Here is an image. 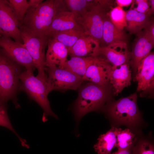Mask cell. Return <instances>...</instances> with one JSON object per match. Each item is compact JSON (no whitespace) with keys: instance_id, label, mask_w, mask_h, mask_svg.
I'll use <instances>...</instances> for the list:
<instances>
[{"instance_id":"6da1fadb","label":"cell","mask_w":154,"mask_h":154,"mask_svg":"<svg viewBox=\"0 0 154 154\" xmlns=\"http://www.w3.org/2000/svg\"><path fill=\"white\" fill-rule=\"evenodd\" d=\"M67 9L64 0L43 1L37 7L28 8L19 25L37 34L48 37V32L57 12Z\"/></svg>"},{"instance_id":"7a4b0ae2","label":"cell","mask_w":154,"mask_h":154,"mask_svg":"<svg viewBox=\"0 0 154 154\" xmlns=\"http://www.w3.org/2000/svg\"><path fill=\"white\" fill-rule=\"evenodd\" d=\"M78 89V96L74 106L75 117L77 120L88 113L100 108L109 96L107 86L90 82H83Z\"/></svg>"},{"instance_id":"3957f363","label":"cell","mask_w":154,"mask_h":154,"mask_svg":"<svg viewBox=\"0 0 154 154\" xmlns=\"http://www.w3.org/2000/svg\"><path fill=\"white\" fill-rule=\"evenodd\" d=\"M23 67L9 57L0 47V101L15 100L19 90Z\"/></svg>"},{"instance_id":"277c9868","label":"cell","mask_w":154,"mask_h":154,"mask_svg":"<svg viewBox=\"0 0 154 154\" xmlns=\"http://www.w3.org/2000/svg\"><path fill=\"white\" fill-rule=\"evenodd\" d=\"M19 78V90L25 92L43 110L42 121L44 122L46 121L48 116L57 118V116L50 108L48 98V95L50 92L46 79L35 76L33 73L26 70L22 72Z\"/></svg>"},{"instance_id":"5b68a950","label":"cell","mask_w":154,"mask_h":154,"mask_svg":"<svg viewBox=\"0 0 154 154\" xmlns=\"http://www.w3.org/2000/svg\"><path fill=\"white\" fill-rule=\"evenodd\" d=\"M23 44L31 57L38 71L37 76L46 79L45 49L48 38L33 33L21 25H19Z\"/></svg>"},{"instance_id":"8992f818","label":"cell","mask_w":154,"mask_h":154,"mask_svg":"<svg viewBox=\"0 0 154 154\" xmlns=\"http://www.w3.org/2000/svg\"><path fill=\"white\" fill-rule=\"evenodd\" d=\"M102 0L84 14L76 16L78 23L84 33L96 40L100 46L103 35V21L107 13V6Z\"/></svg>"},{"instance_id":"52a82bcc","label":"cell","mask_w":154,"mask_h":154,"mask_svg":"<svg viewBox=\"0 0 154 154\" xmlns=\"http://www.w3.org/2000/svg\"><path fill=\"white\" fill-rule=\"evenodd\" d=\"M137 95L134 93L113 102L108 108L112 118L117 121L127 125L137 124L140 114L137 104Z\"/></svg>"},{"instance_id":"ba28073f","label":"cell","mask_w":154,"mask_h":154,"mask_svg":"<svg viewBox=\"0 0 154 154\" xmlns=\"http://www.w3.org/2000/svg\"><path fill=\"white\" fill-rule=\"evenodd\" d=\"M45 71L49 92L76 90L83 82L81 77L66 69L57 67H46Z\"/></svg>"},{"instance_id":"9c48e42d","label":"cell","mask_w":154,"mask_h":154,"mask_svg":"<svg viewBox=\"0 0 154 154\" xmlns=\"http://www.w3.org/2000/svg\"><path fill=\"white\" fill-rule=\"evenodd\" d=\"M0 47L11 59L33 73L36 68L32 59L23 44L0 35Z\"/></svg>"},{"instance_id":"30bf717a","label":"cell","mask_w":154,"mask_h":154,"mask_svg":"<svg viewBox=\"0 0 154 154\" xmlns=\"http://www.w3.org/2000/svg\"><path fill=\"white\" fill-rule=\"evenodd\" d=\"M135 80L137 90L141 96L153 94L154 87V54L151 52L141 61L136 70Z\"/></svg>"},{"instance_id":"8fae6325","label":"cell","mask_w":154,"mask_h":154,"mask_svg":"<svg viewBox=\"0 0 154 154\" xmlns=\"http://www.w3.org/2000/svg\"><path fill=\"white\" fill-rule=\"evenodd\" d=\"M19 25L8 0H0V35L23 44Z\"/></svg>"},{"instance_id":"7c38bea8","label":"cell","mask_w":154,"mask_h":154,"mask_svg":"<svg viewBox=\"0 0 154 154\" xmlns=\"http://www.w3.org/2000/svg\"><path fill=\"white\" fill-rule=\"evenodd\" d=\"M94 57L109 63L112 66L125 63L129 64L130 52L128 50L127 43H117L99 46Z\"/></svg>"},{"instance_id":"4fadbf2b","label":"cell","mask_w":154,"mask_h":154,"mask_svg":"<svg viewBox=\"0 0 154 154\" xmlns=\"http://www.w3.org/2000/svg\"><path fill=\"white\" fill-rule=\"evenodd\" d=\"M94 57V60L82 78L83 82L88 81L100 85L107 86L109 83V76L112 66Z\"/></svg>"},{"instance_id":"5bb4252c","label":"cell","mask_w":154,"mask_h":154,"mask_svg":"<svg viewBox=\"0 0 154 154\" xmlns=\"http://www.w3.org/2000/svg\"><path fill=\"white\" fill-rule=\"evenodd\" d=\"M137 34V37L130 52L129 62V65L136 72L141 61L151 52L154 45V39L143 31Z\"/></svg>"},{"instance_id":"9a60e30c","label":"cell","mask_w":154,"mask_h":154,"mask_svg":"<svg viewBox=\"0 0 154 154\" xmlns=\"http://www.w3.org/2000/svg\"><path fill=\"white\" fill-rule=\"evenodd\" d=\"M72 29L83 32L77 22L75 16L73 13L68 11H59L56 13L52 21L48 32L47 37L49 38L57 33Z\"/></svg>"},{"instance_id":"2e32d148","label":"cell","mask_w":154,"mask_h":154,"mask_svg":"<svg viewBox=\"0 0 154 154\" xmlns=\"http://www.w3.org/2000/svg\"><path fill=\"white\" fill-rule=\"evenodd\" d=\"M47 46L46 67L62 68L67 60L68 48L61 42L51 38H48Z\"/></svg>"},{"instance_id":"e0dca14e","label":"cell","mask_w":154,"mask_h":154,"mask_svg":"<svg viewBox=\"0 0 154 154\" xmlns=\"http://www.w3.org/2000/svg\"><path fill=\"white\" fill-rule=\"evenodd\" d=\"M131 76L129 64L112 66L109 76V83L112 86L114 94H118L124 88L130 84Z\"/></svg>"},{"instance_id":"ac0fdd59","label":"cell","mask_w":154,"mask_h":154,"mask_svg":"<svg viewBox=\"0 0 154 154\" xmlns=\"http://www.w3.org/2000/svg\"><path fill=\"white\" fill-rule=\"evenodd\" d=\"M127 37L123 30L119 29L111 22L108 14L103 21L102 40L100 46H106L117 43H126Z\"/></svg>"},{"instance_id":"d6986e66","label":"cell","mask_w":154,"mask_h":154,"mask_svg":"<svg viewBox=\"0 0 154 154\" xmlns=\"http://www.w3.org/2000/svg\"><path fill=\"white\" fill-rule=\"evenodd\" d=\"M99 46L96 40L85 35L79 39L72 46L68 48V55L70 57H94Z\"/></svg>"},{"instance_id":"ffe728a7","label":"cell","mask_w":154,"mask_h":154,"mask_svg":"<svg viewBox=\"0 0 154 154\" xmlns=\"http://www.w3.org/2000/svg\"><path fill=\"white\" fill-rule=\"evenodd\" d=\"M150 16L134 9L129 10L126 12L127 29L131 34H137L143 29L151 20Z\"/></svg>"},{"instance_id":"44dd1931","label":"cell","mask_w":154,"mask_h":154,"mask_svg":"<svg viewBox=\"0 0 154 154\" xmlns=\"http://www.w3.org/2000/svg\"><path fill=\"white\" fill-rule=\"evenodd\" d=\"M116 127H113L106 133L100 135L94 147L98 154H111L116 147Z\"/></svg>"},{"instance_id":"7402d4cb","label":"cell","mask_w":154,"mask_h":154,"mask_svg":"<svg viewBox=\"0 0 154 154\" xmlns=\"http://www.w3.org/2000/svg\"><path fill=\"white\" fill-rule=\"evenodd\" d=\"M94 59L93 56L71 57L70 59L66 60L61 68L82 78Z\"/></svg>"},{"instance_id":"603a6c76","label":"cell","mask_w":154,"mask_h":154,"mask_svg":"<svg viewBox=\"0 0 154 154\" xmlns=\"http://www.w3.org/2000/svg\"><path fill=\"white\" fill-rule=\"evenodd\" d=\"M87 35L76 29H70L57 33L50 37L64 45L68 48L72 46L81 37Z\"/></svg>"},{"instance_id":"cb8c5ba5","label":"cell","mask_w":154,"mask_h":154,"mask_svg":"<svg viewBox=\"0 0 154 154\" xmlns=\"http://www.w3.org/2000/svg\"><path fill=\"white\" fill-rule=\"evenodd\" d=\"M64 0L70 11L77 16L84 14L99 3L98 0Z\"/></svg>"},{"instance_id":"d4e9b609","label":"cell","mask_w":154,"mask_h":154,"mask_svg":"<svg viewBox=\"0 0 154 154\" xmlns=\"http://www.w3.org/2000/svg\"><path fill=\"white\" fill-rule=\"evenodd\" d=\"M116 147L118 150L127 149L133 147V140L135 135L129 129L123 130L116 128Z\"/></svg>"},{"instance_id":"484cf974","label":"cell","mask_w":154,"mask_h":154,"mask_svg":"<svg viewBox=\"0 0 154 154\" xmlns=\"http://www.w3.org/2000/svg\"><path fill=\"white\" fill-rule=\"evenodd\" d=\"M108 15L110 20L117 28L121 30L127 26L126 12L122 7L117 6L112 9Z\"/></svg>"},{"instance_id":"4316f807","label":"cell","mask_w":154,"mask_h":154,"mask_svg":"<svg viewBox=\"0 0 154 154\" xmlns=\"http://www.w3.org/2000/svg\"><path fill=\"white\" fill-rule=\"evenodd\" d=\"M13 9L15 16L19 24L22 23L26 12L29 7L27 0H8Z\"/></svg>"},{"instance_id":"83f0119b","label":"cell","mask_w":154,"mask_h":154,"mask_svg":"<svg viewBox=\"0 0 154 154\" xmlns=\"http://www.w3.org/2000/svg\"><path fill=\"white\" fill-rule=\"evenodd\" d=\"M6 103L0 101V126L5 127L13 132L19 139L22 146H25L27 143L26 141L21 138L17 134L10 121Z\"/></svg>"},{"instance_id":"f1b7e54d","label":"cell","mask_w":154,"mask_h":154,"mask_svg":"<svg viewBox=\"0 0 154 154\" xmlns=\"http://www.w3.org/2000/svg\"><path fill=\"white\" fill-rule=\"evenodd\" d=\"M132 154H154V146L148 141H142L133 147Z\"/></svg>"},{"instance_id":"f546056e","label":"cell","mask_w":154,"mask_h":154,"mask_svg":"<svg viewBox=\"0 0 154 154\" xmlns=\"http://www.w3.org/2000/svg\"><path fill=\"white\" fill-rule=\"evenodd\" d=\"M137 7L134 10L143 13L148 14L149 10V5L148 1L145 0H136Z\"/></svg>"},{"instance_id":"4dcf8cb0","label":"cell","mask_w":154,"mask_h":154,"mask_svg":"<svg viewBox=\"0 0 154 154\" xmlns=\"http://www.w3.org/2000/svg\"><path fill=\"white\" fill-rule=\"evenodd\" d=\"M143 31L152 38L154 39V23L150 21L143 29Z\"/></svg>"},{"instance_id":"1f68e13d","label":"cell","mask_w":154,"mask_h":154,"mask_svg":"<svg viewBox=\"0 0 154 154\" xmlns=\"http://www.w3.org/2000/svg\"><path fill=\"white\" fill-rule=\"evenodd\" d=\"M132 0H117L116 3L118 6L121 7L127 6L129 5L132 2Z\"/></svg>"},{"instance_id":"d6a6232c","label":"cell","mask_w":154,"mask_h":154,"mask_svg":"<svg viewBox=\"0 0 154 154\" xmlns=\"http://www.w3.org/2000/svg\"><path fill=\"white\" fill-rule=\"evenodd\" d=\"M132 147L124 150H118L111 154H132Z\"/></svg>"},{"instance_id":"836d02e7","label":"cell","mask_w":154,"mask_h":154,"mask_svg":"<svg viewBox=\"0 0 154 154\" xmlns=\"http://www.w3.org/2000/svg\"><path fill=\"white\" fill-rule=\"evenodd\" d=\"M43 1L42 0H30L28 2L29 7H36Z\"/></svg>"},{"instance_id":"e575fe53","label":"cell","mask_w":154,"mask_h":154,"mask_svg":"<svg viewBox=\"0 0 154 154\" xmlns=\"http://www.w3.org/2000/svg\"><path fill=\"white\" fill-rule=\"evenodd\" d=\"M149 5L151 6V8L148 13V14L150 15L154 12V0H151L149 1Z\"/></svg>"}]
</instances>
